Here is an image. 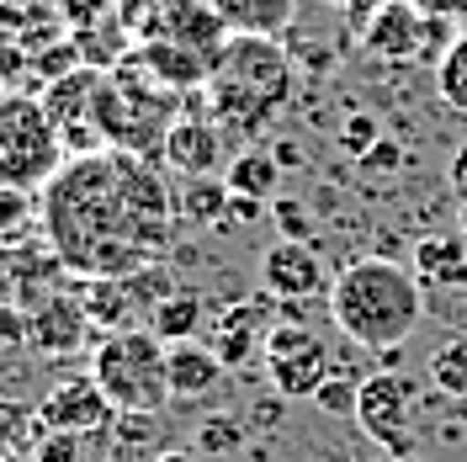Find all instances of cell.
<instances>
[{
	"mask_svg": "<svg viewBox=\"0 0 467 462\" xmlns=\"http://www.w3.org/2000/svg\"><path fill=\"white\" fill-rule=\"evenodd\" d=\"M175 213L165 175L149 154L96 149L64 160L43 186V239L69 277H128L171 250Z\"/></svg>",
	"mask_w": 467,
	"mask_h": 462,
	"instance_id": "1",
	"label": "cell"
},
{
	"mask_svg": "<svg viewBox=\"0 0 467 462\" xmlns=\"http://www.w3.org/2000/svg\"><path fill=\"white\" fill-rule=\"evenodd\" d=\"M329 319L361 351H399L425 319V288L399 260L361 256L329 277Z\"/></svg>",
	"mask_w": 467,
	"mask_h": 462,
	"instance_id": "2",
	"label": "cell"
},
{
	"mask_svg": "<svg viewBox=\"0 0 467 462\" xmlns=\"http://www.w3.org/2000/svg\"><path fill=\"white\" fill-rule=\"evenodd\" d=\"M207 112L218 128L234 133H261L271 117L292 101V58L276 37L234 32L213 58L207 75Z\"/></svg>",
	"mask_w": 467,
	"mask_h": 462,
	"instance_id": "3",
	"label": "cell"
},
{
	"mask_svg": "<svg viewBox=\"0 0 467 462\" xmlns=\"http://www.w3.org/2000/svg\"><path fill=\"white\" fill-rule=\"evenodd\" d=\"M175 90L149 69L144 58H122L117 69H107V86H101V107H96V128L101 139H112V149H133L160 160L165 133L175 122Z\"/></svg>",
	"mask_w": 467,
	"mask_h": 462,
	"instance_id": "4",
	"label": "cell"
},
{
	"mask_svg": "<svg viewBox=\"0 0 467 462\" xmlns=\"http://www.w3.org/2000/svg\"><path fill=\"white\" fill-rule=\"evenodd\" d=\"M171 346L154 330H117L90 356V377L117 404V415H160L171 404Z\"/></svg>",
	"mask_w": 467,
	"mask_h": 462,
	"instance_id": "5",
	"label": "cell"
},
{
	"mask_svg": "<svg viewBox=\"0 0 467 462\" xmlns=\"http://www.w3.org/2000/svg\"><path fill=\"white\" fill-rule=\"evenodd\" d=\"M64 171V128L48 101L27 90H0V186L5 192H43Z\"/></svg>",
	"mask_w": 467,
	"mask_h": 462,
	"instance_id": "6",
	"label": "cell"
},
{
	"mask_svg": "<svg viewBox=\"0 0 467 462\" xmlns=\"http://www.w3.org/2000/svg\"><path fill=\"white\" fill-rule=\"evenodd\" d=\"M175 292V277L154 260L144 271H128V277H90L80 282V303H86L90 324L101 335H117V330H149L154 309Z\"/></svg>",
	"mask_w": 467,
	"mask_h": 462,
	"instance_id": "7",
	"label": "cell"
},
{
	"mask_svg": "<svg viewBox=\"0 0 467 462\" xmlns=\"http://www.w3.org/2000/svg\"><path fill=\"white\" fill-rule=\"evenodd\" d=\"M261 351H265V373L276 383V394H287V399H314L324 388V377L335 373L329 367V346L308 324H276V330H265Z\"/></svg>",
	"mask_w": 467,
	"mask_h": 462,
	"instance_id": "8",
	"label": "cell"
},
{
	"mask_svg": "<svg viewBox=\"0 0 467 462\" xmlns=\"http://www.w3.org/2000/svg\"><path fill=\"white\" fill-rule=\"evenodd\" d=\"M409 409H414V383L404 373H372L361 377V394H356V425L378 441L382 452L409 457L414 436H409Z\"/></svg>",
	"mask_w": 467,
	"mask_h": 462,
	"instance_id": "9",
	"label": "cell"
},
{
	"mask_svg": "<svg viewBox=\"0 0 467 462\" xmlns=\"http://www.w3.org/2000/svg\"><path fill=\"white\" fill-rule=\"evenodd\" d=\"M27 309V346L43 351V356H69V351L86 346V335L96 330L86 314V303H80V292L69 298V292H37L22 303Z\"/></svg>",
	"mask_w": 467,
	"mask_h": 462,
	"instance_id": "10",
	"label": "cell"
},
{
	"mask_svg": "<svg viewBox=\"0 0 467 462\" xmlns=\"http://www.w3.org/2000/svg\"><path fill=\"white\" fill-rule=\"evenodd\" d=\"M37 425L43 431H69V436H101L117 425V404L101 394L96 377H69V383H58L54 394L43 399Z\"/></svg>",
	"mask_w": 467,
	"mask_h": 462,
	"instance_id": "11",
	"label": "cell"
},
{
	"mask_svg": "<svg viewBox=\"0 0 467 462\" xmlns=\"http://www.w3.org/2000/svg\"><path fill=\"white\" fill-rule=\"evenodd\" d=\"M431 22L436 16H425L409 0H382V5H372V16H367L361 43L378 58H388V64H414V58H425V48H431Z\"/></svg>",
	"mask_w": 467,
	"mask_h": 462,
	"instance_id": "12",
	"label": "cell"
},
{
	"mask_svg": "<svg viewBox=\"0 0 467 462\" xmlns=\"http://www.w3.org/2000/svg\"><path fill=\"white\" fill-rule=\"evenodd\" d=\"M261 288L282 303H303L324 288V260L308 239H276L261 256Z\"/></svg>",
	"mask_w": 467,
	"mask_h": 462,
	"instance_id": "13",
	"label": "cell"
},
{
	"mask_svg": "<svg viewBox=\"0 0 467 462\" xmlns=\"http://www.w3.org/2000/svg\"><path fill=\"white\" fill-rule=\"evenodd\" d=\"M414 277L425 288V303L436 298H467V234H431L414 245Z\"/></svg>",
	"mask_w": 467,
	"mask_h": 462,
	"instance_id": "14",
	"label": "cell"
},
{
	"mask_svg": "<svg viewBox=\"0 0 467 462\" xmlns=\"http://www.w3.org/2000/svg\"><path fill=\"white\" fill-rule=\"evenodd\" d=\"M160 160L181 171L186 181H197V175H213L218 171V160H223V139H218V122H202V117H175L171 133H165V149H160Z\"/></svg>",
	"mask_w": 467,
	"mask_h": 462,
	"instance_id": "15",
	"label": "cell"
},
{
	"mask_svg": "<svg viewBox=\"0 0 467 462\" xmlns=\"http://www.w3.org/2000/svg\"><path fill=\"white\" fill-rule=\"evenodd\" d=\"M139 58H144V64L171 90H207V75H213V58L197 54L192 43H175V37H165V32L144 37V43H139Z\"/></svg>",
	"mask_w": 467,
	"mask_h": 462,
	"instance_id": "16",
	"label": "cell"
},
{
	"mask_svg": "<svg viewBox=\"0 0 467 462\" xmlns=\"http://www.w3.org/2000/svg\"><path fill=\"white\" fill-rule=\"evenodd\" d=\"M171 394L175 399H202L218 388V377H223V356L202 341H175L171 346Z\"/></svg>",
	"mask_w": 467,
	"mask_h": 462,
	"instance_id": "17",
	"label": "cell"
},
{
	"mask_svg": "<svg viewBox=\"0 0 467 462\" xmlns=\"http://www.w3.org/2000/svg\"><path fill=\"white\" fill-rule=\"evenodd\" d=\"M255 346H265L261 341V309L244 298V303H229L223 314H218V324H213V351L223 356V367H239V362H250L255 356Z\"/></svg>",
	"mask_w": 467,
	"mask_h": 462,
	"instance_id": "18",
	"label": "cell"
},
{
	"mask_svg": "<svg viewBox=\"0 0 467 462\" xmlns=\"http://www.w3.org/2000/svg\"><path fill=\"white\" fill-rule=\"evenodd\" d=\"M229 32H255V37H282L297 16V0H213Z\"/></svg>",
	"mask_w": 467,
	"mask_h": 462,
	"instance_id": "19",
	"label": "cell"
},
{
	"mask_svg": "<svg viewBox=\"0 0 467 462\" xmlns=\"http://www.w3.org/2000/svg\"><path fill=\"white\" fill-rule=\"evenodd\" d=\"M223 181H229L234 197L271 203V197H276V181H282V165H276V154H265V149H244L229 171H223Z\"/></svg>",
	"mask_w": 467,
	"mask_h": 462,
	"instance_id": "20",
	"label": "cell"
},
{
	"mask_svg": "<svg viewBox=\"0 0 467 462\" xmlns=\"http://www.w3.org/2000/svg\"><path fill=\"white\" fill-rule=\"evenodd\" d=\"M202 298L197 292H171L160 309H154V319H149V330L165 341V346H175V341H197V330H202Z\"/></svg>",
	"mask_w": 467,
	"mask_h": 462,
	"instance_id": "21",
	"label": "cell"
},
{
	"mask_svg": "<svg viewBox=\"0 0 467 462\" xmlns=\"http://www.w3.org/2000/svg\"><path fill=\"white\" fill-rule=\"evenodd\" d=\"M181 213L192 218V224H218L223 213H229L234 203V192H229V181H213V175H197V181H186L181 186Z\"/></svg>",
	"mask_w": 467,
	"mask_h": 462,
	"instance_id": "22",
	"label": "cell"
},
{
	"mask_svg": "<svg viewBox=\"0 0 467 462\" xmlns=\"http://www.w3.org/2000/svg\"><path fill=\"white\" fill-rule=\"evenodd\" d=\"M436 90H441L446 107L467 112V22H462V32L446 43V54H441V64H436Z\"/></svg>",
	"mask_w": 467,
	"mask_h": 462,
	"instance_id": "23",
	"label": "cell"
},
{
	"mask_svg": "<svg viewBox=\"0 0 467 462\" xmlns=\"http://www.w3.org/2000/svg\"><path fill=\"white\" fill-rule=\"evenodd\" d=\"M431 383L451 399H467V341H446L431 356Z\"/></svg>",
	"mask_w": 467,
	"mask_h": 462,
	"instance_id": "24",
	"label": "cell"
},
{
	"mask_svg": "<svg viewBox=\"0 0 467 462\" xmlns=\"http://www.w3.org/2000/svg\"><path fill=\"white\" fill-rule=\"evenodd\" d=\"M356 394H361V377H350V373H329L324 377V388L314 394V404L324 409V415H356Z\"/></svg>",
	"mask_w": 467,
	"mask_h": 462,
	"instance_id": "25",
	"label": "cell"
},
{
	"mask_svg": "<svg viewBox=\"0 0 467 462\" xmlns=\"http://www.w3.org/2000/svg\"><path fill=\"white\" fill-rule=\"evenodd\" d=\"M340 144H346L350 160H367V154L382 144V122H378V117H367V112L346 117V128H340Z\"/></svg>",
	"mask_w": 467,
	"mask_h": 462,
	"instance_id": "26",
	"label": "cell"
},
{
	"mask_svg": "<svg viewBox=\"0 0 467 462\" xmlns=\"http://www.w3.org/2000/svg\"><path fill=\"white\" fill-rule=\"evenodd\" d=\"M32 224V192H5L0 186V239L22 234Z\"/></svg>",
	"mask_w": 467,
	"mask_h": 462,
	"instance_id": "27",
	"label": "cell"
},
{
	"mask_svg": "<svg viewBox=\"0 0 467 462\" xmlns=\"http://www.w3.org/2000/svg\"><path fill=\"white\" fill-rule=\"evenodd\" d=\"M244 441V431L234 425L229 415H213V420H202V431H197V446L202 452H234Z\"/></svg>",
	"mask_w": 467,
	"mask_h": 462,
	"instance_id": "28",
	"label": "cell"
},
{
	"mask_svg": "<svg viewBox=\"0 0 467 462\" xmlns=\"http://www.w3.org/2000/svg\"><path fill=\"white\" fill-rule=\"evenodd\" d=\"M271 218H276L282 239H308V234H314V218H308V207L292 203V197H282V203L271 207Z\"/></svg>",
	"mask_w": 467,
	"mask_h": 462,
	"instance_id": "29",
	"label": "cell"
},
{
	"mask_svg": "<svg viewBox=\"0 0 467 462\" xmlns=\"http://www.w3.org/2000/svg\"><path fill=\"white\" fill-rule=\"evenodd\" d=\"M80 441H86V436L43 431V441H37V462H80Z\"/></svg>",
	"mask_w": 467,
	"mask_h": 462,
	"instance_id": "30",
	"label": "cell"
},
{
	"mask_svg": "<svg viewBox=\"0 0 467 462\" xmlns=\"http://www.w3.org/2000/svg\"><path fill=\"white\" fill-rule=\"evenodd\" d=\"M0 346H27V309L16 298H0Z\"/></svg>",
	"mask_w": 467,
	"mask_h": 462,
	"instance_id": "31",
	"label": "cell"
},
{
	"mask_svg": "<svg viewBox=\"0 0 467 462\" xmlns=\"http://www.w3.org/2000/svg\"><path fill=\"white\" fill-rule=\"evenodd\" d=\"M356 165H361V171H372V175H393L399 165H404V149H399L393 139H388V133H382V144L372 149L367 160H356Z\"/></svg>",
	"mask_w": 467,
	"mask_h": 462,
	"instance_id": "32",
	"label": "cell"
},
{
	"mask_svg": "<svg viewBox=\"0 0 467 462\" xmlns=\"http://www.w3.org/2000/svg\"><path fill=\"white\" fill-rule=\"evenodd\" d=\"M409 5H420L436 22H467V0H409Z\"/></svg>",
	"mask_w": 467,
	"mask_h": 462,
	"instance_id": "33",
	"label": "cell"
},
{
	"mask_svg": "<svg viewBox=\"0 0 467 462\" xmlns=\"http://www.w3.org/2000/svg\"><path fill=\"white\" fill-rule=\"evenodd\" d=\"M446 181H451V192H457V197L467 203V144L451 154V171H446Z\"/></svg>",
	"mask_w": 467,
	"mask_h": 462,
	"instance_id": "34",
	"label": "cell"
},
{
	"mask_svg": "<svg viewBox=\"0 0 467 462\" xmlns=\"http://www.w3.org/2000/svg\"><path fill=\"white\" fill-rule=\"evenodd\" d=\"M22 420H27V409H22V404H0V441H11Z\"/></svg>",
	"mask_w": 467,
	"mask_h": 462,
	"instance_id": "35",
	"label": "cell"
},
{
	"mask_svg": "<svg viewBox=\"0 0 467 462\" xmlns=\"http://www.w3.org/2000/svg\"><path fill=\"white\" fill-rule=\"evenodd\" d=\"M229 213L239 218V224H250V218L261 213V203H255V197H234V203H229Z\"/></svg>",
	"mask_w": 467,
	"mask_h": 462,
	"instance_id": "36",
	"label": "cell"
},
{
	"mask_svg": "<svg viewBox=\"0 0 467 462\" xmlns=\"http://www.w3.org/2000/svg\"><path fill=\"white\" fill-rule=\"evenodd\" d=\"M271 154H276V165H282V171H287V165H303V149H297V144H276Z\"/></svg>",
	"mask_w": 467,
	"mask_h": 462,
	"instance_id": "37",
	"label": "cell"
},
{
	"mask_svg": "<svg viewBox=\"0 0 467 462\" xmlns=\"http://www.w3.org/2000/svg\"><path fill=\"white\" fill-rule=\"evenodd\" d=\"M154 462H202V457H197V452H160Z\"/></svg>",
	"mask_w": 467,
	"mask_h": 462,
	"instance_id": "38",
	"label": "cell"
},
{
	"mask_svg": "<svg viewBox=\"0 0 467 462\" xmlns=\"http://www.w3.org/2000/svg\"><path fill=\"white\" fill-rule=\"evenodd\" d=\"M457 229H462V234H467V203H462V213H457Z\"/></svg>",
	"mask_w": 467,
	"mask_h": 462,
	"instance_id": "39",
	"label": "cell"
},
{
	"mask_svg": "<svg viewBox=\"0 0 467 462\" xmlns=\"http://www.w3.org/2000/svg\"><path fill=\"white\" fill-rule=\"evenodd\" d=\"M378 462H409V457H393V452H382V457Z\"/></svg>",
	"mask_w": 467,
	"mask_h": 462,
	"instance_id": "40",
	"label": "cell"
}]
</instances>
